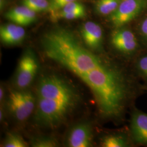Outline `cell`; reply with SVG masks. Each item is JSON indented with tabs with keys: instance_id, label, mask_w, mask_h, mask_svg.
I'll return each instance as SVG.
<instances>
[{
	"instance_id": "cell-12",
	"label": "cell",
	"mask_w": 147,
	"mask_h": 147,
	"mask_svg": "<svg viewBox=\"0 0 147 147\" xmlns=\"http://www.w3.org/2000/svg\"><path fill=\"white\" fill-rule=\"evenodd\" d=\"M122 0H99L95 4V10L102 16L110 15L116 11Z\"/></svg>"
},
{
	"instance_id": "cell-18",
	"label": "cell",
	"mask_w": 147,
	"mask_h": 147,
	"mask_svg": "<svg viewBox=\"0 0 147 147\" xmlns=\"http://www.w3.org/2000/svg\"><path fill=\"white\" fill-rule=\"evenodd\" d=\"M76 1L77 0H51L49 10L51 11L53 14L62 8L64 5Z\"/></svg>"
},
{
	"instance_id": "cell-8",
	"label": "cell",
	"mask_w": 147,
	"mask_h": 147,
	"mask_svg": "<svg viewBox=\"0 0 147 147\" xmlns=\"http://www.w3.org/2000/svg\"><path fill=\"white\" fill-rule=\"evenodd\" d=\"M81 36L86 45L94 51L101 50L103 42V32L100 25L87 21L81 28Z\"/></svg>"
},
{
	"instance_id": "cell-17",
	"label": "cell",
	"mask_w": 147,
	"mask_h": 147,
	"mask_svg": "<svg viewBox=\"0 0 147 147\" xmlns=\"http://www.w3.org/2000/svg\"><path fill=\"white\" fill-rule=\"evenodd\" d=\"M84 9H85V8L82 4L78 2L74 1L64 5L59 10L53 13V15L55 16V18H58L59 16L63 14Z\"/></svg>"
},
{
	"instance_id": "cell-11",
	"label": "cell",
	"mask_w": 147,
	"mask_h": 147,
	"mask_svg": "<svg viewBox=\"0 0 147 147\" xmlns=\"http://www.w3.org/2000/svg\"><path fill=\"white\" fill-rule=\"evenodd\" d=\"M5 18L20 26L30 25L36 20V12L26 7L19 6L11 9L5 14Z\"/></svg>"
},
{
	"instance_id": "cell-9",
	"label": "cell",
	"mask_w": 147,
	"mask_h": 147,
	"mask_svg": "<svg viewBox=\"0 0 147 147\" xmlns=\"http://www.w3.org/2000/svg\"><path fill=\"white\" fill-rule=\"evenodd\" d=\"M132 136L137 143L147 146V114L136 111L131 120Z\"/></svg>"
},
{
	"instance_id": "cell-21",
	"label": "cell",
	"mask_w": 147,
	"mask_h": 147,
	"mask_svg": "<svg viewBox=\"0 0 147 147\" xmlns=\"http://www.w3.org/2000/svg\"><path fill=\"white\" fill-rule=\"evenodd\" d=\"M140 31L143 37L147 41V18L143 21L140 27Z\"/></svg>"
},
{
	"instance_id": "cell-1",
	"label": "cell",
	"mask_w": 147,
	"mask_h": 147,
	"mask_svg": "<svg viewBox=\"0 0 147 147\" xmlns=\"http://www.w3.org/2000/svg\"><path fill=\"white\" fill-rule=\"evenodd\" d=\"M75 100L38 98L34 119L38 124L54 127L63 122L75 104Z\"/></svg>"
},
{
	"instance_id": "cell-10",
	"label": "cell",
	"mask_w": 147,
	"mask_h": 147,
	"mask_svg": "<svg viewBox=\"0 0 147 147\" xmlns=\"http://www.w3.org/2000/svg\"><path fill=\"white\" fill-rule=\"evenodd\" d=\"M26 36V32L20 25L9 24L1 25L0 38L5 45H14L22 42Z\"/></svg>"
},
{
	"instance_id": "cell-2",
	"label": "cell",
	"mask_w": 147,
	"mask_h": 147,
	"mask_svg": "<svg viewBox=\"0 0 147 147\" xmlns=\"http://www.w3.org/2000/svg\"><path fill=\"white\" fill-rule=\"evenodd\" d=\"M37 94L40 98L76 101V95L70 86L53 75L45 76L40 80Z\"/></svg>"
},
{
	"instance_id": "cell-16",
	"label": "cell",
	"mask_w": 147,
	"mask_h": 147,
	"mask_svg": "<svg viewBox=\"0 0 147 147\" xmlns=\"http://www.w3.org/2000/svg\"><path fill=\"white\" fill-rule=\"evenodd\" d=\"M58 143L57 141L51 137H37L31 141V145L34 147H57Z\"/></svg>"
},
{
	"instance_id": "cell-19",
	"label": "cell",
	"mask_w": 147,
	"mask_h": 147,
	"mask_svg": "<svg viewBox=\"0 0 147 147\" xmlns=\"http://www.w3.org/2000/svg\"><path fill=\"white\" fill-rule=\"evenodd\" d=\"M86 15V11L84 10H81V11H75L70 12L68 13L63 14L58 17V18H62L67 20H74V19H77L84 17Z\"/></svg>"
},
{
	"instance_id": "cell-13",
	"label": "cell",
	"mask_w": 147,
	"mask_h": 147,
	"mask_svg": "<svg viewBox=\"0 0 147 147\" xmlns=\"http://www.w3.org/2000/svg\"><path fill=\"white\" fill-rule=\"evenodd\" d=\"M102 146L105 147H125L127 143L125 137L121 135H110L105 137L102 141Z\"/></svg>"
},
{
	"instance_id": "cell-3",
	"label": "cell",
	"mask_w": 147,
	"mask_h": 147,
	"mask_svg": "<svg viewBox=\"0 0 147 147\" xmlns=\"http://www.w3.org/2000/svg\"><path fill=\"white\" fill-rule=\"evenodd\" d=\"M35 101V98L31 92L11 91L8 100L9 110L17 120L25 121L34 110Z\"/></svg>"
},
{
	"instance_id": "cell-14",
	"label": "cell",
	"mask_w": 147,
	"mask_h": 147,
	"mask_svg": "<svg viewBox=\"0 0 147 147\" xmlns=\"http://www.w3.org/2000/svg\"><path fill=\"white\" fill-rule=\"evenodd\" d=\"M27 146L28 144L22 137L14 133L8 134L3 143V147H26Z\"/></svg>"
},
{
	"instance_id": "cell-7",
	"label": "cell",
	"mask_w": 147,
	"mask_h": 147,
	"mask_svg": "<svg viewBox=\"0 0 147 147\" xmlns=\"http://www.w3.org/2000/svg\"><path fill=\"white\" fill-rule=\"evenodd\" d=\"M93 132L88 123H82L73 127L69 134L67 144L70 147H89L92 145Z\"/></svg>"
},
{
	"instance_id": "cell-5",
	"label": "cell",
	"mask_w": 147,
	"mask_h": 147,
	"mask_svg": "<svg viewBox=\"0 0 147 147\" xmlns=\"http://www.w3.org/2000/svg\"><path fill=\"white\" fill-rule=\"evenodd\" d=\"M38 67L37 59L32 53L24 54L20 59L16 74V86L21 89L29 86L36 75Z\"/></svg>"
},
{
	"instance_id": "cell-4",
	"label": "cell",
	"mask_w": 147,
	"mask_h": 147,
	"mask_svg": "<svg viewBox=\"0 0 147 147\" xmlns=\"http://www.w3.org/2000/svg\"><path fill=\"white\" fill-rule=\"evenodd\" d=\"M147 5V0H122L116 11L110 16L117 27L124 26L135 19Z\"/></svg>"
},
{
	"instance_id": "cell-15",
	"label": "cell",
	"mask_w": 147,
	"mask_h": 147,
	"mask_svg": "<svg viewBox=\"0 0 147 147\" xmlns=\"http://www.w3.org/2000/svg\"><path fill=\"white\" fill-rule=\"evenodd\" d=\"M22 5L36 13L47 11L50 8L47 0H22Z\"/></svg>"
},
{
	"instance_id": "cell-6",
	"label": "cell",
	"mask_w": 147,
	"mask_h": 147,
	"mask_svg": "<svg viewBox=\"0 0 147 147\" xmlns=\"http://www.w3.org/2000/svg\"><path fill=\"white\" fill-rule=\"evenodd\" d=\"M111 42L115 48L125 54L133 53L137 47V42L135 34L126 28H119L112 33Z\"/></svg>"
},
{
	"instance_id": "cell-22",
	"label": "cell",
	"mask_w": 147,
	"mask_h": 147,
	"mask_svg": "<svg viewBox=\"0 0 147 147\" xmlns=\"http://www.w3.org/2000/svg\"><path fill=\"white\" fill-rule=\"evenodd\" d=\"M3 95H4V91L3 88L1 87L0 89V100L2 101L3 98Z\"/></svg>"
},
{
	"instance_id": "cell-20",
	"label": "cell",
	"mask_w": 147,
	"mask_h": 147,
	"mask_svg": "<svg viewBox=\"0 0 147 147\" xmlns=\"http://www.w3.org/2000/svg\"><path fill=\"white\" fill-rule=\"evenodd\" d=\"M137 68L143 76L147 78V56L142 57L137 63Z\"/></svg>"
}]
</instances>
